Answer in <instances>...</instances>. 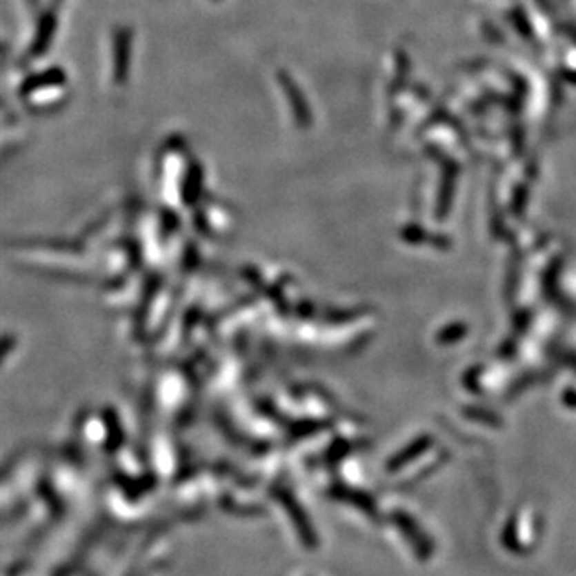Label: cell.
I'll return each instance as SVG.
<instances>
[{
  "instance_id": "4",
  "label": "cell",
  "mask_w": 576,
  "mask_h": 576,
  "mask_svg": "<svg viewBox=\"0 0 576 576\" xmlns=\"http://www.w3.org/2000/svg\"><path fill=\"white\" fill-rule=\"evenodd\" d=\"M54 30H57V15L52 12H47L39 21L38 32H36V39L32 43L28 54L32 58H39L43 54L45 50L49 49L50 39L54 36Z\"/></svg>"
},
{
  "instance_id": "2",
  "label": "cell",
  "mask_w": 576,
  "mask_h": 576,
  "mask_svg": "<svg viewBox=\"0 0 576 576\" xmlns=\"http://www.w3.org/2000/svg\"><path fill=\"white\" fill-rule=\"evenodd\" d=\"M129 52H131V30L121 26L114 32V82L121 84L129 75Z\"/></svg>"
},
{
  "instance_id": "1",
  "label": "cell",
  "mask_w": 576,
  "mask_h": 576,
  "mask_svg": "<svg viewBox=\"0 0 576 576\" xmlns=\"http://www.w3.org/2000/svg\"><path fill=\"white\" fill-rule=\"evenodd\" d=\"M276 77H278V82H280V86H282L284 94L288 95L289 107H291V112H293L297 126L302 127V129L312 126V110L308 107L306 97L302 94V90L297 86V82H295L288 71H284V69H280Z\"/></svg>"
},
{
  "instance_id": "3",
  "label": "cell",
  "mask_w": 576,
  "mask_h": 576,
  "mask_svg": "<svg viewBox=\"0 0 576 576\" xmlns=\"http://www.w3.org/2000/svg\"><path fill=\"white\" fill-rule=\"evenodd\" d=\"M66 81V75H63L62 68H50L43 73H38V75H30L26 77L23 84H21V95H28L38 92V90L50 88V86H58Z\"/></svg>"
},
{
  "instance_id": "5",
  "label": "cell",
  "mask_w": 576,
  "mask_h": 576,
  "mask_svg": "<svg viewBox=\"0 0 576 576\" xmlns=\"http://www.w3.org/2000/svg\"><path fill=\"white\" fill-rule=\"evenodd\" d=\"M201 188V168L200 164L195 163L187 172V177H185V185H183V198L187 203H190L192 200L198 198Z\"/></svg>"
},
{
  "instance_id": "6",
  "label": "cell",
  "mask_w": 576,
  "mask_h": 576,
  "mask_svg": "<svg viewBox=\"0 0 576 576\" xmlns=\"http://www.w3.org/2000/svg\"><path fill=\"white\" fill-rule=\"evenodd\" d=\"M28 2H30V4H32V6H34V8H36V6H38V2H39V0H28Z\"/></svg>"
}]
</instances>
